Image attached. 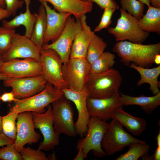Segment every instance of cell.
I'll return each instance as SVG.
<instances>
[{"instance_id": "f907efd6", "label": "cell", "mask_w": 160, "mask_h": 160, "mask_svg": "<svg viewBox=\"0 0 160 160\" xmlns=\"http://www.w3.org/2000/svg\"><path fill=\"white\" fill-rule=\"evenodd\" d=\"M3 133L2 128V116L0 115V133Z\"/></svg>"}, {"instance_id": "74e56055", "label": "cell", "mask_w": 160, "mask_h": 160, "mask_svg": "<svg viewBox=\"0 0 160 160\" xmlns=\"http://www.w3.org/2000/svg\"><path fill=\"white\" fill-rule=\"evenodd\" d=\"M15 97L14 93L12 91L9 92H4L1 96V100L3 102H10L14 101Z\"/></svg>"}, {"instance_id": "e0dca14e", "label": "cell", "mask_w": 160, "mask_h": 160, "mask_svg": "<svg viewBox=\"0 0 160 160\" xmlns=\"http://www.w3.org/2000/svg\"><path fill=\"white\" fill-rule=\"evenodd\" d=\"M46 12L47 25L44 44L52 43L56 41L62 32L66 21L72 15L69 13L59 12L52 9L46 1L41 2Z\"/></svg>"}, {"instance_id": "277c9868", "label": "cell", "mask_w": 160, "mask_h": 160, "mask_svg": "<svg viewBox=\"0 0 160 160\" xmlns=\"http://www.w3.org/2000/svg\"><path fill=\"white\" fill-rule=\"evenodd\" d=\"M108 126V123L97 117H90L85 137L78 141L76 147L78 151L82 150L85 159L91 151L94 155L97 157L107 155L103 149L101 143Z\"/></svg>"}, {"instance_id": "3957f363", "label": "cell", "mask_w": 160, "mask_h": 160, "mask_svg": "<svg viewBox=\"0 0 160 160\" xmlns=\"http://www.w3.org/2000/svg\"><path fill=\"white\" fill-rule=\"evenodd\" d=\"M64 97L62 90L47 82L45 88L38 93L26 98H15V105L10 111L18 113L27 111L42 113L47 106Z\"/></svg>"}, {"instance_id": "30bf717a", "label": "cell", "mask_w": 160, "mask_h": 160, "mask_svg": "<svg viewBox=\"0 0 160 160\" xmlns=\"http://www.w3.org/2000/svg\"><path fill=\"white\" fill-rule=\"evenodd\" d=\"M52 106L55 131L60 134L75 137L74 113L70 101L64 97L52 103Z\"/></svg>"}, {"instance_id": "db71d44e", "label": "cell", "mask_w": 160, "mask_h": 160, "mask_svg": "<svg viewBox=\"0 0 160 160\" xmlns=\"http://www.w3.org/2000/svg\"></svg>"}, {"instance_id": "8d00e7d4", "label": "cell", "mask_w": 160, "mask_h": 160, "mask_svg": "<svg viewBox=\"0 0 160 160\" xmlns=\"http://www.w3.org/2000/svg\"><path fill=\"white\" fill-rule=\"evenodd\" d=\"M91 2H95L100 8L104 9L106 8H110L116 9L119 8V5L115 0H87Z\"/></svg>"}, {"instance_id": "7dc6e473", "label": "cell", "mask_w": 160, "mask_h": 160, "mask_svg": "<svg viewBox=\"0 0 160 160\" xmlns=\"http://www.w3.org/2000/svg\"><path fill=\"white\" fill-rule=\"evenodd\" d=\"M142 3H143L144 4H145L148 7L150 5V1L149 0H137Z\"/></svg>"}, {"instance_id": "4316f807", "label": "cell", "mask_w": 160, "mask_h": 160, "mask_svg": "<svg viewBox=\"0 0 160 160\" xmlns=\"http://www.w3.org/2000/svg\"><path fill=\"white\" fill-rule=\"evenodd\" d=\"M103 39L96 35L88 47L86 59L91 65L103 54L107 46Z\"/></svg>"}, {"instance_id": "ab89813d", "label": "cell", "mask_w": 160, "mask_h": 160, "mask_svg": "<svg viewBox=\"0 0 160 160\" xmlns=\"http://www.w3.org/2000/svg\"><path fill=\"white\" fill-rule=\"evenodd\" d=\"M11 15V13L5 8L0 7V21L9 17Z\"/></svg>"}, {"instance_id": "7c38bea8", "label": "cell", "mask_w": 160, "mask_h": 160, "mask_svg": "<svg viewBox=\"0 0 160 160\" xmlns=\"http://www.w3.org/2000/svg\"><path fill=\"white\" fill-rule=\"evenodd\" d=\"M0 73L12 79L42 75L40 62L32 58L15 59L4 62Z\"/></svg>"}, {"instance_id": "f546056e", "label": "cell", "mask_w": 160, "mask_h": 160, "mask_svg": "<svg viewBox=\"0 0 160 160\" xmlns=\"http://www.w3.org/2000/svg\"><path fill=\"white\" fill-rule=\"evenodd\" d=\"M18 114L16 112L10 111L7 115L2 116L3 133L14 142L17 132L16 120Z\"/></svg>"}, {"instance_id": "603a6c76", "label": "cell", "mask_w": 160, "mask_h": 160, "mask_svg": "<svg viewBox=\"0 0 160 160\" xmlns=\"http://www.w3.org/2000/svg\"><path fill=\"white\" fill-rule=\"evenodd\" d=\"M26 4V10L24 13H21L9 21L3 19L2 21V26L7 28L15 29L22 25L25 29V35L31 38L34 26L37 16V13H31L29 5L31 0H24Z\"/></svg>"}, {"instance_id": "52a82bcc", "label": "cell", "mask_w": 160, "mask_h": 160, "mask_svg": "<svg viewBox=\"0 0 160 160\" xmlns=\"http://www.w3.org/2000/svg\"><path fill=\"white\" fill-rule=\"evenodd\" d=\"M91 65L86 58H70L63 63L62 73L68 88L80 91L85 88Z\"/></svg>"}, {"instance_id": "d6a6232c", "label": "cell", "mask_w": 160, "mask_h": 160, "mask_svg": "<svg viewBox=\"0 0 160 160\" xmlns=\"http://www.w3.org/2000/svg\"><path fill=\"white\" fill-rule=\"evenodd\" d=\"M0 159L3 160H23L20 153L15 149L14 143L0 148Z\"/></svg>"}, {"instance_id": "44dd1931", "label": "cell", "mask_w": 160, "mask_h": 160, "mask_svg": "<svg viewBox=\"0 0 160 160\" xmlns=\"http://www.w3.org/2000/svg\"><path fill=\"white\" fill-rule=\"evenodd\" d=\"M112 119L117 121L135 136L140 135L146 129L145 119L133 116L124 111L121 106L114 109L111 112Z\"/></svg>"}, {"instance_id": "816d5d0a", "label": "cell", "mask_w": 160, "mask_h": 160, "mask_svg": "<svg viewBox=\"0 0 160 160\" xmlns=\"http://www.w3.org/2000/svg\"><path fill=\"white\" fill-rule=\"evenodd\" d=\"M83 1H87V0H83Z\"/></svg>"}, {"instance_id": "836d02e7", "label": "cell", "mask_w": 160, "mask_h": 160, "mask_svg": "<svg viewBox=\"0 0 160 160\" xmlns=\"http://www.w3.org/2000/svg\"><path fill=\"white\" fill-rule=\"evenodd\" d=\"M20 153L23 160H48L45 153L38 148L37 150H35L29 147H24Z\"/></svg>"}, {"instance_id": "c3c4849f", "label": "cell", "mask_w": 160, "mask_h": 160, "mask_svg": "<svg viewBox=\"0 0 160 160\" xmlns=\"http://www.w3.org/2000/svg\"><path fill=\"white\" fill-rule=\"evenodd\" d=\"M4 61L2 55L0 54V71L1 70Z\"/></svg>"}, {"instance_id": "9c48e42d", "label": "cell", "mask_w": 160, "mask_h": 160, "mask_svg": "<svg viewBox=\"0 0 160 160\" xmlns=\"http://www.w3.org/2000/svg\"><path fill=\"white\" fill-rule=\"evenodd\" d=\"M81 28V21L74 17L68 18L65 28L58 38L51 43L43 44L41 49H51L56 52L63 63L69 59L73 41Z\"/></svg>"}, {"instance_id": "5b68a950", "label": "cell", "mask_w": 160, "mask_h": 160, "mask_svg": "<svg viewBox=\"0 0 160 160\" xmlns=\"http://www.w3.org/2000/svg\"><path fill=\"white\" fill-rule=\"evenodd\" d=\"M120 11L121 16L116 26L109 28L108 33L118 41L128 40L134 43L142 44L147 39L149 33L140 28L138 20L121 8Z\"/></svg>"}, {"instance_id": "f35d334b", "label": "cell", "mask_w": 160, "mask_h": 160, "mask_svg": "<svg viewBox=\"0 0 160 160\" xmlns=\"http://www.w3.org/2000/svg\"><path fill=\"white\" fill-rule=\"evenodd\" d=\"M14 143V141L3 133H0V147Z\"/></svg>"}, {"instance_id": "7402d4cb", "label": "cell", "mask_w": 160, "mask_h": 160, "mask_svg": "<svg viewBox=\"0 0 160 160\" xmlns=\"http://www.w3.org/2000/svg\"><path fill=\"white\" fill-rule=\"evenodd\" d=\"M119 102L122 105H136L147 114H151L153 111L160 105V92L152 96L141 95L139 97L132 96L120 93Z\"/></svg>"}, {"instance_id": "6da1fadb", "label": "cell", "mask_w": 160, "mask_h": 160, "mask_svg": "<svg viewBox=\"0 0 160 160\" xmlns=\"http://www.w3.org/2000/svg\"><path fill=\"white\" fill-rule=\"evenodd\" d=\"M113 50L120 58L121 61L129 66L131 63L145 68L154 63L155 55L160 52V43L148 45L127 41L117 42Z\"/></svg>"}, {"instance_id": "f1b7e54d", "label": "cell", "mask_w": 160, "mask_h": 160, "mask_svg": "<svg viewBox=\"0 0 160 160\" xmlns=\"http://www.w3.org/2000/svg\"><path fill=\"white\" fill-rule=\"evenodd\" d=\"M115 57L114 54L109 52H104L91 65L90 73H99L112 68L116 62Z\"/></svg>"}, {"instance_id": "83f0119b", "label": "cell", "mask_w": 160, "mask_h": 160, "mask_svg": "<svg viewBox=\"0 0 160 160\" xmlns=\"http://www.w3.org/2000/svg\"><path fill=\"white\" fill-rule=\"evenodd\" d=\"M128 151L121 154L116 160H137L140 157L148 153L150 148L147 143H135L131 144Z\"/></svg>"}, {"instance_id": "d4e9b609", "label": "cell", "mask_w": 160, "mask_h": 160, "mask_svg": "<svg viewBox=\"0 0 160 160\" xmlns=\"http://www.w3.org/2000/svg\"><path fill=\"white\" fill-rule=\"evenodd\" d=\"M145 14L139 20L140 28L143 31L160 34V8L150 5Z\"/></svg>"}, {"instance_id": "8fae6325", "label": "cell", "mask_w": 160, "mask_h": 160, "mask_svg": "<svg viewBox=\"0 0 160 160\" xmlns=\"http://www.w3.org/2000/svg\"><path fill=\"white\" fill-rule=\"evenodd\" d=\"M31 113L35 127L39 129L44 138L38 149L45 151L51 150L59 144L60 135L54 129L52 106L49 105L43 113L32 112Z\"/></svg>"}, {"instance_id": "f6af8a7d", "label": "cell", "mask_w": 160, "mask_h": 160, "mask_svg": "<svg viewBox=\"0 0 160 160\" xmlns=\"http://www.w3.org/2000/svg\"><path fill=\"white\" fill-rule=\"evenodd\" d=\"M156 145L157 146L160 147V131H159V132L156 137Z\"/></svg>"}, {"instance_id": "5bb4252c", "label": "cell", "mask_w": 160, "mask_h": 160, "mask_svg": "<svg viewBox=\"0 0 160 160\" xmlns=\"http://www.w3.org/2000/svg\"><path fill=\"white\" fill-rule=\"evenodd\" d=\"M47 82L42 75L34 77L9 78L4 81L6 87H11L17 98H26L41 91Z\"/></svg>"}, {"instance_id": "bcb514c9", "label": "cell", "mask_w": 160, "mask_h": 160, "mask_svg": "<svg viewBox=\"0 0 160 160\" xmlns=\"http://www.w3.org/2000/svg\"><path fill=\"white\" fill-rule=\"evenodd\" d=\"M9 78H9L7 76L0 73V80L4 81Z\"/></svg>"}, {"instance_id": "d6986e66", "label": "cell", "mask_w": 160, "mask_h": 160, "mask_svg": "<svg viewBox=\"0 0 160 160\" xmlns=\"http://www.w3.org/2000/svg\"><path fill=\"white\" fill-rule=\"evenodd\" d=\"M40 2L49 3L54 9L59 12L69 13L76 19L91 12L92 9V2L82 0H39Z\"/></svg>"}, {"instance_id": "b9f144b4", "label": "cell", "mask_w": 160, "mask_h": 160, "mask_svg": "<svg viewBox=\"0 0 160 160\" xmlns=\"http://www.w3.org/2000/svg\"><path fill=\"white\" fill-rule=\"evenodd\" d=\"M78 152L73 160H83L85 159L84 153L82 149L78 150Z\"/></svg>"}, {"instance_id": "484cf974", "label": "cell", "mask_w": 160, "mask_h": 160, "mask_svg": "<svg viewBox=\"0 0 160 160\" xmlns=\"http://www.w3.org/2000/svg\"><path fill=\"white\" fill-rule=\"evenodd\" d=\"M46 25V11L44 7L41 4L39 7L37 17L30 38L41 49L44 44Z\"/></svg>"}, {"instance_id": "681fc988", "label": "cell", "mask_w": 160, "mask_h": 160, "mask_svg": "<svg viewBox=\"0 0 160 160\" xmlns=\"http://www.w3.org/2000/svg\"><path fill=\"white\" fill-rule=\"evenodd\" d=\"M0 7L6 8V4L4 0H0Z\"/></svg>"}, {"instance_id": "e575fe53", "label": "cell", "mask_w": 160, "mask_h": 160, "mask_svg": "<svg viewBox=\"0 0 160 160\" xmlns=\"http://www.w3.org/2000/svg\"><path fill=\"white\" fill-rule=\"evenodd\" d=\"M116 9L110 8L104 9L100 22L94 29V32H98L107 28L112 23L111 19Z\"/></svg>"}, {"instance_id": "4fadbf2b", "label": "cell", "mask_w": 160, "mask_h": 160, "mask_svg": "<svg viewBox=\"0 0 160 160\" xmlns=\"http://www.w3.org/2000/svg\"><path fill=\"white\" fill-rule=\"evenodd\" d=\"M41 50L30 38L16 33L10 47L2 56L4 62L26 58H33L40 62Z\"/></svg>"}, {"instance_id": "7a4b0ae2", "label": "cell", "mask_w": 160, "mask_h": 160, "mask_svg": "<svg viewBox=\"0 0 160 160\" xmlns=\"http://www.w3.org/2000/svg\"><path fill=\"white\" fill-rule=\"evenodd\" d=\"M122 79L119 72L112 68L99 73H90L85 87L88 97L103 98L113 96L119 91Z\"/></svg>"}, {"instance_id": "d590c367", "label": "cell", "mask_w": 160, "mask_h": 160, "mask_svg": "<svg viewBox=\"0 0 160 160\" xmlns=\"http://www.w3.org/2000/svg\"><path fill=\"white\" fill-rule=\"evenodd\" d=\"M5 9L13 16L15 15L17 10L22 8L24 3L23 0H4Z\"/></svg>"}, {"instance_id": "60d3db41", "label": "cell", "mask_w": 160, "mask_h": 160, "mask_svg": "<svg viewBox=\"0 0 160 160\" xmlns=\"http://www.w3.org/2000/svg\"><path fill=\"white\" fill-rule=\"evenodd\" d=\"M152 156L153 160H160V147L157 146Z\"/></svg>"}, {"instance_id": "2e32d148", "label": "cell", "mask_w": 160, "mask_h": 160, "mask_svg": "<svg viewBox=\"0 0 160 160\" xmlns=\"http://www.w3.org/2000/svg\"><path fill=\"white\" fill-rule=\"evenodd\" d=\"M17 119V132L14 143L15 149L20 152L26 144L37 142L40 135L35 131L31 112L19 113Z\"/></svg>"}, {"instance_id": "ffe728a7", "label": "cell", "mask_w": 160, "mask_h": 160, "mask_svg": "<svg viewBox=\"0 0 160 160\" xmlns=\"http://www.w3.org/2000/svg\"><path fill=\"white\" fill-rule=\"evenodd\" d=\"M85 15L80 18L81 28L76 35L72 45L70 58H86L87 50L96 34L86 21Z\"/></svg>"}, {"instance_id": "8992f818", "label": "cell", "mask_w": 160, "mask_h": 160, "mask_svg": "<svg viewBox=\"0 0 160 160\" xmlns=\"http://www.w3.org/2000/svg\"><path fill=\"white\" fill-rule=\"evenodd\" d=\"M123 126L113 119L108 124L101 145L107 155L111 156L123 150L135 143H146L133 137L127 132Z\"/></svg>"}, {"instance_id": "7bdbcfd3", "label": "cell", "mask_w": 160, "mask_h": 160, "mask_svg": "<svg viewBox=\"0 0 160 160\" xmlns=\"http://www.w3.org/2000/svg\"><path fill=\"white\" fill-rule=\"evenodd\" d=\"M152 6L156 8H160V0H149Z\"/></svg>"}, {"instance_id": "ba28073f", "label": "cell", "mask_w": 160, "mask_h": 160, "mask_svg": "<svg viewBox=\"0 0 160 160\" xmlns=\"http://www.w3.org/2000/svg\"><path fill=\"white\" fill-rule=\"evenodd\" d=\"M40 54L42 75L47 82L58 89L68 88L63 77V63L59 55L51 49H41Z\"/></svg>"}, {"instance_id": "ee69618b", "label": "cell", "mask_w": 160, "mask_h": 160, "mask_svg": "<svg viewBox=\"0 0 160 160\" xmlns=\"http://www.w3.org/2000/svg\"><path fill=\"white\" fill-rule=\"evenodd\" d=\"M154 63L157 65L160 64V54L156 55L154 57Z\"/></svg>"}, {"instance_id": "cb8c5ba5", "label": "cell", "mask_w": 160, "mask_h": 160, "mask_svg": "<svg viewBox=\"0 0 160 160\" xmlns=\"http://www.w3.org/2000/svg\"><path fill=\"white\" fill-rule=\"evenodd\" d=\"M129 66L136 70L140 75V79L137 82V85L140 86L143 84L148 83L150 85V89L154 95L160 92V84L158 80L160 74V65L152 68H142L132 63H131Z\"/></svg>"}, {"instance_id": "f5cc1de1", "label": "cell", "mask_w": 160, "mask_h": 160, "mask_svg": "<svg viewBox=\"0 0 160 160\" xmlns=\"http://www.w3.org/2000/svg\"><path fill=\"white\" fill-rule=\"evenodd\" d=\"M1 100V96H0V100Z\"/></svg>"}, {"instance_id": "1f68e13d", "label": "cell", "mask_w": 160, "mask_h": 160, "mask_svg": "<svg viewBox=\"0 0 160 160\" xmlns=\"http://www.w3.org/2000/svg\"><path fill=\"white\" fill-rule=\"evenodd\" d=\"M15 29L2 26L0 27V54L2 55L9 49L14 36Z\"/></svg>"}, {"instance_id": "9a60e30c", "label": "cell", "mask_w": 160, "mask_h": 160, "mask_svg": "<svg viewBox=\"0 0 160 160\" xmlns=\"http://www.w3.org/2000/svg\"><path fill=\"white\" fill-rule=\"evenodd\" d=\"M65 97L75 104L78 113L77 120L75 123L76 134L81 137L85 135L90 116L87 109V100L88 97L85 88L78 91L67 88L62 90Z\"/></svg>"}, {"instance_id": "ac0fdd59", "label": "cell", "mask_w": 160, "mask_h": 160, "mask_svg": "<svg viewBox=\"0 0 160 160\" xmlns=\"http://www.w3.org/2000/svg\"><path fill=\"white\" fill-rule=\"evenodd\" d=\"M119 91L113 96L103 98L88 97L87 100V109L91 117H97L105 121L112 119L111 114L115 108L122 106L119 102Z\"/></svg>"}, {"instance_id": "4dcf8cb0", "label": "cell", "mask_w": 160, "mask_h": 160, "mask_svg": "<svg viewBox=\"0 0 160 160\" xmlns=\"http://www.w3.org/2000/svg\"><path fill=\"white\" fill-rule=\"evenodd\" d=\"M121 9L138 20L143 15L144 4L137 0H120Z\"/></svg>"}]
</instances>
